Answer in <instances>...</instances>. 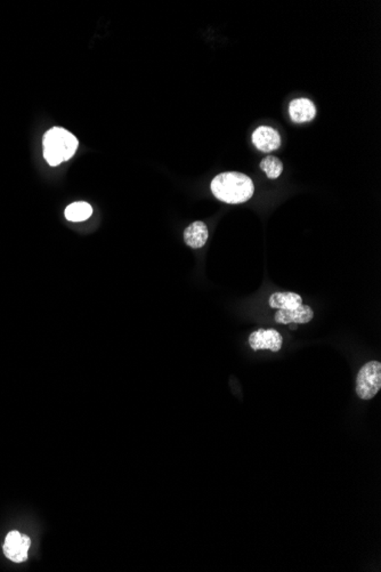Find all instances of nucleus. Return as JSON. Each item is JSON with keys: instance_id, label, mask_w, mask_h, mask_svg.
I'll list each match as a JSON object with an SVG mask.
<instances>
[{"instance_id": "obj_1", "label": "nucleus", "mask_w": 381, "mask_h": 572, "mask_svg": "<svg viewBox=\"0 0 381 572\" xmlns=\"http://www.w3.org/2000/svg\"><path fill=\"white\" fill-rule=\"evenodd\" d=\"M213 195L230 205H238L254 195V186L250 177L237 172L223 173L211 182Z\"/></svg>"}, {"instance_id": "obj_2", "label": "nucleus", "mask_w": 381, "mask_h": 572, "mask_svg": "<svg viewBox=\"0 0 381 572\" xmlns=\"http://www.w3.org/2000/svg\"><path fill=\"white\" fill-rule=\"evenodd\" d=\"M78 140L70 131L61 127H54L44 135V157L50 166H58L67 162L76 153Z\"/></svg>"}, {"instance_id": "obj_3", "label": "nucleus", "mask_w": 381, "mask_h": 572, "mask_svg": "<svg viewBox=\"0 0 381 572\" xmlns=\"http://www.w3.org/2000/svg\"><path fill=\"white\" fill-rule=\"evenodd\" d=\"M381 388V364L371 361L364 364L356 380V394L362 400H371Z\"/></svg>"}, {"instance_id": "obj_4", "label": "nucleus", "mask_w": 381, "mask_h": 572, "mask_svg": "<svg viewBox=\"0 0 381 572\" xmlns=\"http://www.w3.org/2000/svg\"><path fill=\"white\" fill-rule=\"evenodd\" d=\"M31 540L27 535L19 531H12L6 536L3 544V553L7 559L15 563L24 562L28 559Z\"/></svg>"}, {"instance_id": "obj_5", "label": "nucleus", "mask_w": 381, "mask_h": 572, "mask_svg": "<svg viewBox=\"0 0 381 572\" xmlns=\"http://www.w3.org/2000/svg\"><path fill=\"white\" fill-rule=\"evenodd\" d=\"M283 338L275 329H259L249 337V345L254 351L270 350L279 352L281 350Z\"/></svg>"}, {"instance_id": "obj_6", "label": "nucleus", "mask_w": 381, "mask_h": 572, "mask_svg": "<svg viewBox=\"0 0 381 572\" xmlns=\"http://www.w3.org/2000/svg\"><path fill=\"white\" fill-rule=\"evenodd\" d=\"M252 143L259 151L272 152L280 148L281 138L273 128L261 126L252 134Z\"/></svg>"}, {"instance_id": "obj_7", "label": "nucleus", "mask_w": 381, "mask_h": 572, "mask_svg": "<svg viewBox=\"0 0 381 572\" xmlns=\"http://www.w3.org/2000/svg\"><path fill=\"white\" fill-rule=\"evenodd\" d=\"M289 113L292 122L296 124L312 122L316 116V109L311 100L308 98H296L289 105Z\"/></svg>"}, {"instance_id": "obj_8", "label": "nucleus", "mask_w": 381, "mask_h": 572, "mask_svg": "<svg viewBox=\"0 0 381 572\" xmlns=\"http://www.w3.org/2000/svg\"><path fill=\"white\" fill-rule=\"evenodd\" d=\"M313 318H314V312L311 307L301 305L294 310H279L275 314L274 319L276 323H281V324H290L292 322L305 324V323L309 322Z\"/></svg>"}, {"instance_id": "obj_9", "label": "nucleus", "mask_w": 381, "mask_h": 572, "mask_svg": "<svg viewBox=\"0 0 381 572\" xmlns=\"http://www.w3.org/2000/svg\"><path fill=\"white\" fill-rule=\"evenodd\" d=\"M208 236L207 226L204 222H194L185 229L184 241L190 248L199 250L207 243Z\"/></svg>"}, {"instance_id": "obj_10", "label": "nucleus", "mask_w": 381, "mask_h": 572, "mask_svg": "<svg viewBox=\"0 0 381 572\" xmlns=\"http://www.w3.org/2000/svg\"><path fill=\"white\" fill-rule=\"evenodd\" d=\"M268 304L272 309L294 310L303 305V298L294 293H274L270 297Z\"/></svg>"}, {"instance_id": "obj_11", "label": "nucleus", "mask_w": 381, "mask_h": 572, "mask_svg": "<svg viewBox=\"0 0 381 572\" xmlns=\"http://www.w3.org/2000/svg\"><path fill=\"white\" fill-rule=\"evenodd\" d=\"M65 217L70 222H83L91 217L93 208L87 202H74L65 209Z\"/></svg>"}, {"instance_id": "obj_12", "label": "nucleus", "mask_w": 381, "mask_h": 572, "mask_svg": "<svg viewBox=\"0 0 381 572\" xmlns=\"http://www.w3.org/2000/svg\"><path fill=\"white\" fill-rule=\"evenodd\" d=\"M259 167L270 179H278L283 172V164H282L281 160L276 158V157H273V155H268L266 158L263 159Z\"/></svg>"}, {"instance_id": "obj_13", "label": "nucleus", "mask_w": 381, "mask_h": 572, "mask_svg": "<svg viewBox=\"0 0 381 572\" xmlns=\"http://www.w3.org/2000/svg\"><path fill=\"white\" fill-rule=\"evenodd\" d=\"M296 328H297V323H296V324H294V326H292V324H290V329H296Z\"/></svg>"}]
</instances>
